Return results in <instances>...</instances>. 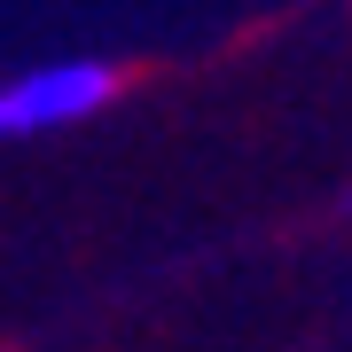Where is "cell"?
Segmentation results:
<instances>
[{"instance_id": "6da1fadb", "label": "cell", "mask_w": 352, "mask_h": 352, "mask_svg": "<svg viewBox=\"0 0 352 352\" xmlns=\"http://www.w3.org/2000/svg\"><path fill=\"white\" fill-rule=\"evenodd\" d=\"M102 102H118V63H102V55L39 63V71L0 87V141H32V133H55V126H78Z\"/></svg>"}, {"instance_id": "7a4b0ae2", "label": "cell", "mask_w": 352, "mask_h": 352, "mask_svg": "<svg viewBox=\"0 0 352 352\" xmlns=\"http://www.w3.org/2000/svg\"><path fill=\"white\" fill-rule=\"evenodd\" d=\"M344 204H352V196H344Z\"/></svg>"}]
</instances>
